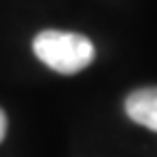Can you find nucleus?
Segmentation results:
<instances>
[{
  "instance_id": "1",
  "label": "nucleus",
  "mask_w": 157,
  "mask_h": 157,
  "mask_svg": "<svg viewBox=\"0 0 157 157\" xmlns=\"http://www.w3.org/2000/svg\"><path fill=\"white\" fill-rule=\"evenodd\" d=\"M33 50L42 63L61 74H76L94 61V44L81 33L42 31L33 39Z\"/></svg>"
},
{
  "instance_id": "2",
  "label": "nucleus",
  "mask_w": 157,
  "mask_h": 157,
  "mask_svg": "<svg viewBox=\"0 0 157 157\" xmlns=\"http://www.w3.org/2000/svg\"><path fill=\"white\" fill-rule=\"evenodd\" d=\"M124 111L133 122L157 131V87H142L127 96Z\"/></svg>"
},
{
  "instance_id": "3",
  "label": "nucleus",
  "mask_w": 157,
  "mask_h": 157,
  "mask_svg": "<svg viewBox=\"0 0 157 157\" xmlns=\"http://www.w3.org/2000/svg\"><path fill=\"white\" fill-rule=\"evenodd\" d=\"M5 135H7V116H5L2 109H0V142L5 140Z\"/></svg>"
}]
</instances>
